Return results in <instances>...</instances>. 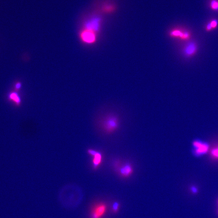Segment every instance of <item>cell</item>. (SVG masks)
<instances>
[{"label": "cell", "instance_id": "obj_1", "mask_svg": "<svg viewBox=\"0 0 218 218\" xmlns=\"http://www.w3.org/2000/svg\"><path fill=\"white\" fill-rule=\"evenodd\" d=\"M119 126V122L117 116L109 115L103 121L102 127L104 130L108 133H111L116 130Z\"/></svg>", "mask_w": 218, "mask_h": 218}, {"label": "cell", "instance_id": "obj_2", "mask_svg": "<svg viewBox=\"0 0 218 218\" xmlns=\"http://www.w3.org/2000/svg\"><path fill=\"white\" fill-rule=\"evenodd\" d=\"M107 205L105 202L96 203L92 207L89 213L90 218H102L106 214Z\"/></svg>", "mask_w": 218, "mask_h": 218}, {"label": "cell", "instance_id": "obj_3", "mask_svg": "<svg viewBox=\"0 0 218 218\" xmlns=\"http://www.w3.org/2000/svg\"><path fill=\"white\" fill-rule=\"evenodd\" d=\"M101 24V20L99 17L91 18L84 23L82 29L91 31L97 34L99 32Z\"/></svg>", "mask_w": 218, "mask_h": 218}, {"label": "cell", "instance_id": "obj_4", "mask_svg": "<svg viewBox=\"0 0 218 218\" xmlns=\"http://www.w3.org/2000/svg\"><path fill=\"white\" fill-rule=\"evenodd\" d=\"M193 146L194 148L193 153L196 156H202L206 154L209 149V144L199 140L193 141Z\"/></svg>", "mask_w": 218, "mask_h": 218}, {"label": "cell", "instance_id": "obj_5", "mask_svg": "<svg viewBox=\"0 0 218 218\" xmlns=\"http://www.w3.org/2000/svg\"><path fill=\"white\" fill-rule=\"evenodd\" d=\"M80 37L84 43L92 44L96 42L97 34L91 31L82 29L80 33Z\"/></svg>", "mask_w": 218, "mask_h": 218}, {"label": "cell", "instance_id": "obj_6", "mask_svg": "<svg viewBox=\"0 0 218 218\" xmlns=\"http://www.w3.org/2000/svg\"><path fill=\"white\" fill-rule=\"evenodd\" d=\"M87 152L89 155L93 157L92 165L93 169H97L102 162V155L101 153L93 149H89Z\"/></svg>", "mask_w": 218, "mask_h": 218}, {"label": "cell", "instance_id": "obj_7", "mask_svg": "<svg viewBox=\"0 0 218 218\" xmlns=\"http://www.w3.org/2000/svg\"><path fill=\"white\" fill-rule=\"evenodd\" d=\"M198 51V46L194 42H189L183 50V53L187 57L193 56Z\"/></svg>", "mask_w": 218, "mask_h": 218}, {"label": "cell", "instance_id": "obj_8", "mask_svg": "<svg viewBox=\"0 0 218 218\" xmlns=\"http://www.w3.org/2000/svg\"><path fill=\"white\" fill-rule=\"evenodd\" d=\"M118 171L122 177L127 178L132 175L133 172V170L131 164L127 163L120 168Z\"/></svg>", "mask_w": 218, "mask_h": 218}, {"label": "cell", "instance_id": "obj_9", "mask_svg": "<svg viewBox=\"0 0 218 218\" xmlns=\"http://www.w3.org/2000/svg\"><path fill=\"white\" fill-rule=\"evenodd\" d=\"M116 5L111 3H106L104 4L102 7V10L106 13H111L116 11Z\"/></svg>", "mask_w": 218, "mask_h": 218}, {"label": "cell", "instance_id": "obj_10", "mask_svg": "<svg viewBox=\"0 0 218 218\" xmlns=\"http://www.w3.org/2000/svg\"><path fill=\"white\" fill-rule=\"evenodd\" d=\"M10 98L16 103L17 104L20 105L21 103V99L18 95L15 93H13L10 96Z\"/></svg>", "mask_w": 218, "mask_h": 218}, {"label": "cell", "instance_id": "obj_11", "mask_svg": "<svg viewBox=\"0 0 218 218\" xmlns=\"http://www.w3.org/2000/svg\"><path fill=\"white\" fill-rule=\"evenodd\" d=\"M210 154L212 158L218 160V145L211 149Z\"/></svg>", "mask_w": 218, "mask_h": 218}, {"label": "cell", "instance_id": "obj_12", "mask_svg": "<svg viewBox=\"0 0 218 218\" xmlns=\"http://www.w3.org/2000/svg\"><path fill=\"white\" fill-rule=\"evenodd\" d=\"M183 32L179 30H175L171 32V35L173 36L179 37L182 39L183 35Z\"/></svg>", "mask_w": 218, "mask_h": 218}, {"label": "cell", "instance_id": "obj_13", "mask_svg": "<svg viewBox=\"0 0 218 218\" xmlns=\"http://www.w3.org/2000/svg\"><path fill=\"white\" fill-rule=\"evenodd\" d=\"M120 204L118 202H115L113 203L112 212L114 214H116L119 211Z\"/></svg>", "mask_w": 218, "mask_h": 218}, {"label": "cell", "instance_id": "obj_14", "mask_svg": "<svg viewBox=\"0 0 218 218\" xmlns=\"http://www.w3.org/2000/svg\"><path fill=\"white\" fill-rule=\"evenodd\" d=\"M211 8L213 10L218 11V1L212 0L211 3Z\"/></svg>", "mask_w": 218, "mask_h": 218}, {"label": "cell", "instance_id": "obj_15", "mask_svg": "<svg viewBox=\"0 0 218 218\" xmlns=\"http://www.w3.org/2000/svg\"><path fill=\"white\" fill-rule=\"evenodd\" d=\"M190 38V32L187 31H185L183 32V36L182 37V39L184 40H188Z\"/></svg>", "mask_w": 218, "mask_h": 218}, {"label": "cell", "instance_id": "obj_16", "mask_svg": "<svg viewBox=\"0 0 218 218\" xmlns=\"http://www.w3.org/2000/svg\"><path fill=\"white\" fill-rule=\"evenodd\" d=\"M211 26L212 27V29H214L217 28L218 25V21L216 20H212L210 22Z\"/></svg>", "mask_w": 218, "mask_h": 218}, {"label": "cell", "instance_id": "obj_17", "mask_svg": "<svg viewBox=\"0 0 218 218\" xmlns=\"http://www.w3.org/2000/svg\"><path fill=\"white\" fill-rule=\"evenodd\" d=\"M190 190L191 192L194 194H197L198 192V190L197 188L196 187L194 186V185L190 187Z\"/></svg>", "mask_w": 218, "mask_h": 218}, {"label": "cell", "instance_id": "obj_18", "mask_svg": "<svg viewBox=\"0 0 218 218\" xmlns=\"http://www.w3.org/2000/svg\"><path fill=\"white\" fill-rule=\"evenodd\" d=\"M212 30H213V29H212V27L211 26V23L210 22L207 25L206 30L208 32H209V31H211Z\"/></svg>", "mask_w": 218, "mask_h": 218}, {"label": "cell", "instance_id": "obj_19", "mask_svg": "<svg viewBox=\"0 0 218 218\" xmlns=\"http://www.w3.org/2000/svg\"><path fill=\"white\" fill-rule=\"evenodd\" d=\"M21 87V84L20 83V82H18V83H17L16 85H15V89H17V90L20 89Z\"/></svg>", "mask_w": 218, "mask_h": 218}, {"label": "cell", "instance_id": "obj_20", "mask_svg": "<svg viewBox=\"0 0 218 218\" xmlns=\"http://www.w3.org/2000/svg\"></svg>", "mask_w": 218, "mask_h": 218}]
</instances>
